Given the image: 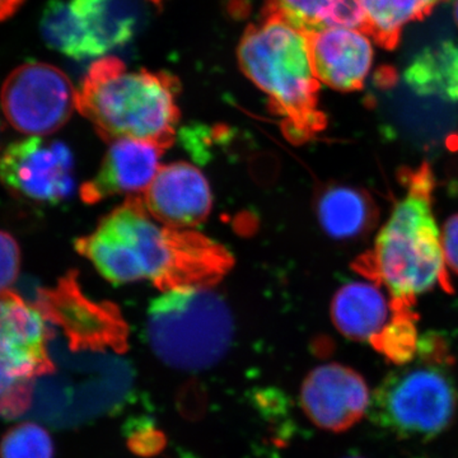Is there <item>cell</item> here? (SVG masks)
<instances>
[{
	"label": "cell",
	"mask_w": 458,
	"mask_h": 458,
	"mask_svg": "<svg viewBox=\"0 0 458 458\" xmlns=\"http://www.w3.org/2000/svg\"><path fill=\"white\" fill-rule=\"evenodd\" d=\"M316 216L328 237L349 242L369 236L378 223L379 210L367 190L336 182L319 192Z\"/></svg>",
	"instance_id": "cell-17"
},
{
	"label": "cell",
	"mask_w": 458,
	"mask_h": 458,
	"mask_svg": "<svg viewBox=\"0 0 458 458\" xmlns=\"http://www.w3.org/2000/svg\"><path fill=\"white\" fill-rule=\"evenodd\" d=\"M391 307L390 321L369 344L391 363L405 366L414 360L418 352V315L412 304L391 301Z\"/></svg>",
	"instance_id": "cell-21"
},
{
	"label": "cell",
	"mask_w": 458,
	"mask_h": 458,
	"mask_svg": "<svg viewBox=\"0 0 458 458\" xmlns=\"http://www.w3.org/2000/svg\"><path fill=\"white\" fill-rule=\"evenodd\" d=\"M233 331L231 310L212 288L162 292L148 310L150 348L165 366L183 372L218 364L231 348Z\"/></svg>",
	"instance_id": "cell-6"
},
{
	"label": "cell",
	"mask_w": 458,
	"mask_h": 458,
	"mask_svg": "<svg viewBox=\"0 0 458 458\" xmlns=\"http://www.w3.org/2000/svg\"><path fill=\"white\" fill-rule=\"evenodd\" d=\"M370 394L364 377L351 367L328 363L312 369L301 386V406L316 427L342 433L369 414Z\"/></svg>",
	"instance_id": "cell-12"
},
{
	"label": "cell",
	"mask_w": 458,
	"mask_h": 458,
	"mask_svg": "<svg viewBox=\"0 0 458 458\" xmlns=\"http://www.w3.org/2000/svg\"><path fill=\"white\" fill-rule=\"evenodd\" d=\"M54 454L49 432L31 421L12 427L0 441V458H54Z\"/></svg>",
	"instance_id": "cell-22"
},
{
	"label": "cell",
	"mask_w": 458,
	"mask_h": 458,
	"mask_svg": "<svg viewBox=\"0 0 458 458\" xmlns=\"http://www.w3.org/2000/svg\"><path fill=\"white\" fill-rule=\"evenodd\" d=\"M41 32L53 49L86 59L128 41L132 22L113 12V0H53L42 16Z\"/></svg>",
	"instance_id": "cell-9"
},
{
	"label": "cell",
	"mask_w": 458,
	"mask_h": 458,
	"mask_svg": "<svg viewBox=\"0 0 458 458\" xmlns=\"http://www.w3.org/2000/svg\"><path fill=\"white\" fill-rule=\"evenodd\" d=\"M448 346L441 336L419 339L414 360L385 377L372 394L369 415L397 438L428 441L451 427L458 408Z\"/></svg>",
	"instance_id": "cell-5"
},
{
	"label": "cell",
	"mask_w": 458,
	"mask_h": 458,
	"mask_svg": "<svg viewBox=\"0 0 458 458\" xmlns=\"http://www.w3.org/2000/svg\"><path fill=\"white\" fill-rule=\"evenodd\" d=\"M454 21H456V25L458 26V0H454Z\"/></svg>",
	"instance_id": "cell-27"
},
{
	"label": "cell",
	"mask_w": 458,
	"mask_h": 458,
	"mask_svg": "<svg viewBox=\"0 0 458 458\" xmlns=\"http://www.w3.org/2000/svg\"><path fill=\"white\" fill-rule=\"evenodd\" d=\"M179 81L165 72L131 71L116 56L93 63L77 89V111L102 140L149 141L165 150L179 125Z\"/></svg>",
	"instance_id": "cell-3"
},
{
	"label": "cell",
	"mask_w": 458,
	"mask_h": 458,
	"mask_svg": "<svg viewBox=\"0 0 458 458\" xmlns=\"http://www.w3.org/2000/svg\"><path fill=\"white\" fill-rule=\"evenodd\" d=\"M23 0H0V22L13 16L14 12L22 4Z\"/></svg>",
	"instance_id": "cell-26"
},
{
	"label": "cell",
	"mask_w": 458,
	"mask_h": 458,
	"mask_svg": "<svg viewBox=\"0 0 458 458\" xmlns=\"http://www.w3.org/2000/svg\"><path fill=\"white\" fill-rule=\"evenodd\" d=\"M21 269V250L17 241L7 232L0 231V293L9 291Z\"/></svg>",
	"instance_id": "cell-23"
},
{
	"label": "cell",
	"mask_w": 458,
	"mask_h": 458,
	"mask_svg": "<svg viewBox=\"0 0 458 458\" xmlns=\"http://www.w3.org/2000/svg\"><path fill=\"white\" fill-rule=\"evenodd\" d=\"M410 89L420 96L458 101V45L451 41L421 51L403 73Z\"/></svg>",
	"instance_id": "cell-19"
},
{
	"label": "cell",
	"mask_w": 458,
	"mask_h": 458,
	"mask_svg": "<svg viewBox=\"0 0 458 458\" xmlns=\"http://www.w3.org/2000/svg\"><path fill=\"white\" fill-rule=\"evenodd\" d=\"M443 0H363L364 33L386 50L396 49L403 27L424 20Z\"/></svg>",
	"instance_id": "cell-20"
},
{
	"label": "cell",
	"mask_w": 458,
	"mask_h": 458,
	"mask_svg": "<svg viewBox=\"0 0 458 458\" xmlns=\"http://www.w3.org/2000/svg\"><path fill=\"white\" fill-rule=\"evenodd\" d=\"M75 250L114 284L148 280L161 292L212 288L234 264L212 238L157 222L140 195L105 216L92 233L77 240Z\"/></svg>",
	"instance_id": "cell-1"
},
{
	"label": "cell",
	"mask_w": 458,
	"mask_h": 458,
	"mask_svg": "<svg viewBox=\"0 0 458 458\" xmlns=\"http://www.w3.org/2000/svg\"><path fill=\"white\" fill-rule=\"evenodd\" d=\"M140 199L157 222L172 228L194 229L209 216L213 207L203 172L186 162L161 165Z\"/></svg>",
	"instance_id": "cell-13"
},
{
	"label": "cell",
	"mask_w": 458,
	"mask_h": 458,
	"mask_svg": "<svg viewBox=\"0 0 458 458\" xmlns=\"http://www.w3.org/2000/svg\"><path fill=\"white\" fill-rule=\"evenodd\" d=\"M400 177L405 195L379 231L375 247L360 256L352 267L370 282L385 285L394 302L415 306L418 295L437 285L452 292V286L433 213L432 168L426 162L415 170L405 168Z\"/></svg>",
	"instance_id": "cell-2"
},
{
	"label": "cell",
	"mask_w": 458,
	"mask_h": 458,
	"mask_svg": "<svg viewBox=\"0 0 458 458\" xmlns=\"http://www.w3.org/2000/svg\"><path fill=\"white\" fill-rule=\"evenodd\" d=\"M49 339L47 318L35 304L12 291L0 293V417L25 414L33 381L55 372Z\"/></svg>",
	"instance_id": "cell-7"
},
{
	"label": "cell",
	"mask_w": 458,
	"mask_h": 458,
	"mask_svg": "<svg viewBox=\"0 0 458 458\" xmlns=\"http://www.w3.org/2000/svg\"><path fill=\"white\" fill-rule=\"evenodd\" d=\"M306 35L319 83L339 92L363 89L373 62L369 36L345 27H330Z\"/></svg>",
	"instance_id": "cell-14"
},
{
	"label": "cell",
	"mask_w": 458,
	"mask_h": 458,
	"mask_svg": "<svg viewBox=\"0 0 458 458\" xmlns=\"http://www.w3.org/2000/svg\"><path fill=\"white\" fill-rule=\"evenodd\" d=\"M73 158L59 141L29 137L0 153V182L11 194L33 203L55 204L73 190Z\"/></svg>",
	"instance_id": "cell-10"
},
{
	"label": "cell",
	"mask_w": 458,
	"mask_h": 458,
	"mask_svg": "<svg viewBox=\"0 0 458 458\" xmlns=\"http://www.w3.org/2000/svg\"><path fill=\"white\" fill-rule=\"evenodd\" d=\"M164 152L149 141H113L98 174L81 188V198L86 204H98L116 195L143 194L161 168Z\"/></svg>",
	"instance_id": "cell-15"
},
{
	"label": "cell",
	"mask_w": 458,
	"mask_h": 458,
	"mask_svg": "<svg viewBox=\"0 0 458 458\" xmlns=\"http://www.w3.org/2000/svg\"><path fill=\"white\" fill-rule=\"evenodd\" d=\"M264 16L282 18L304 33L330 27H345L364 32L363 0H265Z\"/></svg>",
	"instance_id": "cell-18"
},
{
	"label": "cell",
	"mask_w": 458,
	"mask_h": 458,
	"mask_svg": "<svg viewBox=\"0 0 458 458\" xmlns=\"http://www.w3.org/2000/svg\"><path fill=\"white\" fill-rule=\"evenodd\" d=\"M237 59L243 74L269 98L291 143H307L327 129L306 33L282 18L264 16L247 27Z\"/></svg>",
	"instance_id": "cell-4"
},
{
	"label": "cell",
	"mask_w": 458,
	"mask_h": 458,
	"mask_svg": "<svg viewBox=\"0 0 458 458\" xmlns=\"http://www.w3.org/2000/svg\"><path fill=\"white\" fill-rule=\"evenodd\" d=\"M77 90L64 72L47 63L18 66L3 83L0 106L16 131L31 137L53 134L77 110Z\"/></svg>",
	"instance_id": "cell-8"
},
{
	"label": "cell",
	"mask_w": 458,
	"mask_h": 458,
	"mask_svg": "<svg viewBox=\"0 0 458 458\" xmlns=\"http://www.w3.org/2000/svg\"><path fill=\"white\" fill-rule=\"evenodd\" d=\"M164 434L157 430H141L131 439V448L141 456H152L164 448Z\"/></svg>",
	"instance_id": "cell-25"
},
{
	"label": "cell",
	"mask_w": 458,
	"mask_h": 458,
	"mask_svg": "<svg viewBox=\"0 0 458 458\" xmlns=\"http://www.w3.org/2000/svg\"><path fill=\"white\" fill-rule=\"evenodd\" d=\"M442 247L445 265L458 276V214L450 216L443 225Z\"/></svg>",
	"instance_id": "cell-24"
},
{
	"label": "cell",
	"mask_w": 458,
	"mask_h": 458,
	"mask_svg": "<svg viewBox=\"0 0 458 458\" xmlns=\"http://www.w3.org/2000/svg\"><path fill=\"white\" fill-rule=\"evenodd\" d=\"M345 458H363V457H357V456H354V457H345Z\"/></svg>",
	"instance_id": "cell-29"
},
{
	"label": "cell",
	"mask_w": 458,
	"mask_h": 458,
	"mask_svg": "<svg viewBox=\"0 0 458 458\" xmlns=\"http://www.w3.org/2000/svg\"><path fill=\"white\" fill-rule=\"evenodd\" d=\"M35 306L42 315L63 327L74 349H123L126 327L111 304L93 302L83 294L74 274L59 280L55 288L41 289Z\"/></svg>",
	"instance_id": "cell-11"
},
{
	"label": "cell",
	"mask_w": 458,
	"mask_h": 458,
	"mask_svg": "<svg viewBox=\"0 0 458 458\" xmlns=\"http://www.w3.org/2000/svg\"><path fill=\"white\" fill-rule=\"evenodd\" d=\"M330 313L342 335L370 343L390 321L393 307L381 285L370 280H352L337 289Z\"/></svg>",
	"instance_id": "cell-16"
},
{
	"label": "cell",
	"mask_w": 458,
	"mask_h": 458,
	"mask_svg": "<svg viewBox=\"0 0 458 458\" xmlns=\"http://www.w3.org/2000/svg\"><path fill=\"white\" fill-rule=\"evenodd\" d=\"M149 2L155 3V4L159 5L161 4L164 0H149Z\"/></svg>",
	"instance_id": "cell-28"
}]
</instances>
